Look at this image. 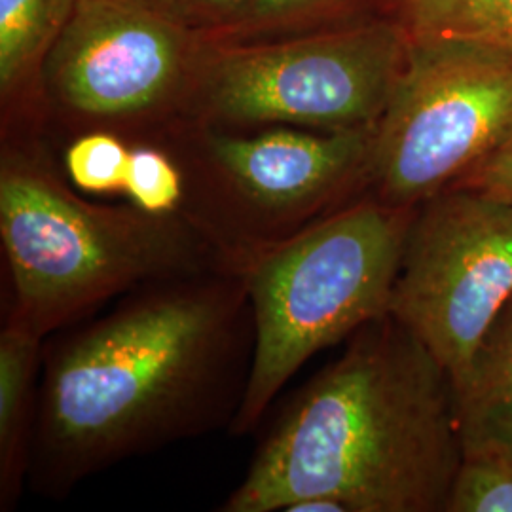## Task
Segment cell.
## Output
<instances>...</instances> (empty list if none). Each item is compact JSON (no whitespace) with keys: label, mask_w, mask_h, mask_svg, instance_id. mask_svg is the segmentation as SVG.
<instances>
[{"label":"cell","mask_w":512,"mask_h":512,"mask_svg":"<svg viewBox=\"0 0 512 512\" xmlns=\"http://www.w3.org/2000/svg\"><path fill=\"white\" fill-rule=\"evenodd\" d=\"M410 52L389 21L222 52L198 84L203 120L232 126L376 128Z\"/></svg>","instance_id":"7"},{"label":"cell","mask_w":512,"mask_h":512,"mask_svg":"<svg viewBox=\"0 0 512 512\" xmlns=\"http://www.w3.org/2000/svg\"><path fill=\"white\" fill-rule=\"evenodd\" d=\"M44 344L29 480L59 497L86 478L230 429L255 346L243 272L143 285Z\"/></svg>","instance_id":"1"},{"label":"cell","mask_w":512,"mask_h":512,"mask_svg":"<svg viewBox=\"0 0 512 512\" xmlns=\"http://www.w3.org/2000/svg\"><path fill=\"white\" fill-rule=\"evenodd\" d=\"M78 0H0V90L12 97L48 54Z\"/></svg>","instance_id":"13"},{"label":"cell","mask_w":512,"mask_h":512,"mask_svg":"<svg viewBox=\"0 0 512 512\" xmlns=\"http://www.w3.org/2000/svg\"><path fill=\"white\" fill-rule=\"evenodd\" d=\"M463 456L512 465V302L454 382Z\"/></svg>","instance_id":"11"},{"label":"cell","mask_w":512,"mask_h":512,"mask_svg":"<svg viewBox=\"0 0 512 512\" xmlns=\"http://www.w3.org/2000/svg\"><path fill=\"white\" fill-rule=\"evenodd\" d=\"M512 135V55L456 40L410 42L374 129L366 194L418 207Z\"/></svg>","instance_id":"6"},{"label":"cell","mask_w":512,"mask_h":512,"mask_svg":"<svg viewBox=\"0 0 512 512\" xmlns=\"http://www.w3.org/2000/svg\"><path fill=\"white\" fill-rule=\"evenodd\" d=\"M414 209L365 194L241 270L255 346L232 435L255 431L313 355L389 313Z\"/></svg>","instance_id":"4"},{"label":"cell","mask_w":512,"mask_h":512,"mask_svg":"<svg viewBox=\"0 0 512 512\" xmlns=\"http://www.w3.org/2000/svg\"><path fill=\"white\" fill-rule=\"evenodd\" d=\"M512 302V203L452 186L414 209L389 313L444 366L465 372Z\"/></svg>","instance_id":"8"},{"label":"cell","mask_w":512,"mask_h":512,"mask_svg":"<svg viewBox=\"0 0 512 512\" xmlns=\"http://www.w3.org/2000/svg\"><path fill=\"white\" fill-rule=\"evenodd\" d=\"M0 241L10 281L4 311L46 340L148 283L238 270L183 215L88 202L19 154L0 169Z\"/></svg>","instance_id":"3"},{"label":"cell","mask_w":512,"mask_h":512,"mask_svg":"<svg viewBox=\"0 0 512 512\" xmlns=\"http://www.w3.org/2000/svg\"><path fill=\"white\" fill-rule=\"evenodd\" d=\"M186 61L183 29L147 0H78L46 54V97L97 129L131 124L181 99Z\"/></svg>","instance_id":"9"},{"label":"cell","mask_w":512,"mask_h":512,"mask_svg":"<svg viewBox=\"0 0 512 512\" xmlns=\"http://www.w3.org/2000/svg\"><path fill=\"white\" fill-rule=\"evenodd\" d=\"M461 456L450 374L387 313L296 393L219 511L446 512Z\"/></svg>","instance_id":"2"},{"label":"cell","mask_w":512,"mask_h":512,"mask_svg":"<svg viewBox=\"0 0 512 512\" xmlns=\"http://www.w3.org/2000/svg\"><path fill=\"white\" fill-rule=\"evenodd\" d=\"M332 0H251L249 14L258 21H279L308 14Z\"/></svg>","instance_id":"18"},{"label":"cell","mask_w":512,"mask_h":512,"mask_svg":"<svg viewBox=\"0 0 512 512\" xmlns=\"http://www.w3.org/2000/svg\"><path fill=\"white\" fill-rule=\"evenodd\" d=\"M374 129L274 126L202 137V181L184 179L190 220L239 272L365 196Z\"/></svg>","instance_id":"5"},{"label":"cell","mask_w":512,"mask_h":512,"mask_svg":"<svg viewBox=\"0 0 512 512\" xmlns=\"http://www.w3.org/2000/svg\"><path fill=\"white\" fill-rule=\"evenodd\" d=\"M446 512H512V465L461 456Z\"/></svg>","instance_id":"16"},{"label":"cell","mask_w":512,"mask_h":512,"mask_svg":"<svg viewBox=\"0 0 512 512\" xmlns=\"http://www.w3.org/2000/svg\"><path fill=\"white\" fill-rule=\"evenodd\" d=\"M46 338L4 311L0 330V511L16 509L31 473Z\"/></svg>","instance_id":"10"},{"label":"cell","mask_w":512,"mask_h":512,"mask_svg":"<svg viewBox=\"0 0 512 512\" xmlns=\"http://www.w3.org/2000/svg\"><path fill=\"white\" fill-rule=\"evenodd\" d=\"M207 10L219 12V14H228V12H236L245 6L251 4V0H198Z\"/></svg>","instance_id":"19"},{"label":"cell","mask_w":512,"mask_h":512,"mask_svg":"<svg viewBox=\"0 0 512 512\" xmlns=\"http://www.w3.org/2000/svg\"><path fill=\"white\" fill-rule=\"evenodd\" d=\"M124 196L150 215H181L186 198L183 167L162 148L131 147Z\"/></svg>","instance_id":"15"},{"label":"cell","mask_w":512,"mask_h":512,"mask_svg":"<svg viewBox=\"0 0 512 512\" xmlns=\"http://www.w3.org/2000/svg\"><path fill=\"white\" fill-rule=\"evenodd\" d=\"M131 147L110 129H90L65 150L63 165L74 190L93 196L124 194Z\"/></svg>","instance_id":"14"},{"label":"cell","mask_w":512,"mask_h":512,"mask_svg":"<svg viewBox=\"0 0 512 512\" xmlns=\"http://www.w3.org/2000/svg\"><path fill=\"white\" fill-rule=\"evenodd\" d=\"M456 186L478 190L512 203V135Z\"/></svg>","instance_id":"17"},{"label":"cell","mask_w":512,"mask_h":512,"mask_svg":"<svg viewBox=\"0 0 512 512\" xmlns=\"http://www.w3.org/2000/svg\"><path fill=\"white\" fill-rule=\"evenodd\" d=\"M410 42L456 40L512 55V0H399Z\"/></svg>","instance_id":"12"}]
</instances>
